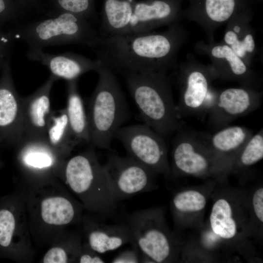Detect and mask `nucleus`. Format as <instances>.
Masks as SVG:
<instances>
[{
	"instance_id": "nucleus-20",
	"label": "nucleus",
	"mask_w": 263,
	"mask_h": 263,
	"mask_svg": "<svg viewBox=\"0 0 263 263\" xmlns=\"http://www.w3.org/2000/svg\"><path fill=\"white\" fill-rule=\"evenodd\" d=\"M253 16L252 8L234 16L226 23L223 41L249 67L256 52L254 33L250 24Z\"/></svg>"
},
{
	"instance_id": "nucleus-23",
	"label": "nucleus",
	"mask_w": 263,
	"mask_h": 263,
	"mask_svg": "<svg viewBox=\"0 0 263 263\" xmlns=\"http://www.w3.org/2000/svg\"><path fill=\"white\" fill-rule=\"evenodd\" d=\"M133 3L131 0H105L99 35H126Z\"/></svg>"
},
{
	"instance_id": "nucleus-31",
	"label": "nucleus",
	"mask_w": 263,
	"mask_h": 263,
	"mask_svg": "<svg viewBox=\"0 0 263 263\" xmlns=\"http://www.w3.org/2000/svg\"><path fill=\"white\" fill-rule=\"evenodd\" d=\"M92 0H55L59 9L56 13L68 12L90 18Z\"/></svg>"
},
{
	"instance_id": "nucleus-7",
	"label": "nucleus",
	"mask_w": 263,
	"mask_h": 263,
	"mask_svg": "<svg viewBox=\"0 0 263 263\" xmlns=\"http://www.w3.org/2000/svg\"><path fill=\"white\" fill-rule=\"evenodd\" d=\"M163 210L146 208L127 215L126 223L140 252L155 263L171 261L175 252L174 237L167 228Z\"/></svg>"
},
{
	"instance_id": "nucleus-8",
	"label": "nucleus",
	"mask_w": 263,
	"mask_h": 263,
	"mask_svg": "<svg viewBox=\"0 0 263 263\" xmlns=\"http://www.w3.org/2000/svg\"><path fill=\"white\" fill-rule=\"evenodd\" d=\"M176 132L172 141L173 172L194 176L221 172L210 148V135L182 128Z\"/></svg>"
},
{
	"instance_id": "nucleus-5",
	"label": "nucleus",
	"mask_w": 263,
	"mask_h": 263,
	"mask_svg": "<svg viewBox=\"0 0 263 263\" xmlns=\"http://www.w3.org/2000/svg\"><path fill=\"white\" fill-rule=\"evenodd\" d=\"M62 174L88 211L108 217L116 210L117 204L112 197L103 166L93 148L65 161Z\"/></svg>"
},
{
	"instance_id": "nucleus-35",
	"label": "nucleus",
	"mask_w": 263,
	"mask_h": 263,
	"mask_svg": "<svg viewBox=\"0 0 263 263\" xmlns=\"http://www.w3.org/2000/svg\"><path fill=\"white\" fill-rule=\"evenodd\" d=\"M133 247L132 249H128L120 252L113 259V263H140V252L135 244H132Z\"/></svg>"
},
{
	"instance_id": "nucleus-11",
	"label": "nucleus",
	"mask_w": 263,
	"mask_h": 263,
	"mask_svg": "<svg viewBox=\"0 0 263 263\" xmlns=\"http://www.w3.org/2000/svg\"><path fill=\"white\" fill-rule=\"evenodd\" d=\"M195 50L210 58L218 79L235 82L240 86L255 89L260 86L261 81L257 73L223 41L207 43L200 41L195 44Z\"/></svg>"
},
{
	"instance_id": "nucleus-18",
	"label": "nucleus",
	"mask_w": 263,
	"mask_h": 263,
	"mask_svg": "<svg viewBox=\"0 0 263 263\" xmlns=\"http://www.w3.org/2000/svg\"><path fill=\"white\" fill-rule=\"evenodd\" d=\"M86 243L99 254L113 251L127 244H135L127 224H107L82 218Z\"/></svg>"
},
{
	"instance_id": "nucleus-36",
	"label": "nucleus",
	"mask_w": 263,
	"mask_h": 263,
	"mask_svg": "<svg viewBox=\"0 0 263 263\" xmlns=\"http://www.w3.org/2000/svg\"><path fill=\"white\" fill-rule=\"evenodd\" d=\"M254 211L259 220L263 222V188H258L254 193L252 198Z\"/></svg>"
},
{
	"instance_id": "nucleus-26",
	"label": "nucleus",
	"mask_w": 263,
	"mask_h": 263,
	"mask_svg": "<svg viewBox=\"0 0 263 263\" xmlns=\"http://www.w3.org/2000/svg\"><path fill=\"white\" fill-rule=\"evenodd\" d=\"M213 232L225 239L235 237L237 226L229 203L225 199L217 200L213 204L209 217Z\"/></svg>"
},
{
	"instance_id": "nucleus-19",
	"label": "nucleus",
	"mask_w": 263,
	"mask_h": 263,
	"mask_svg": "<svg viewBox=\"0 0 263 263\" xmlns=\"http://www.w3.org/2000/svg\"><path fill=\"white\" fill-rule=\"evenodd\" d=\"M253 134L252 131L246 127L232 126L219 129L210 135V148L222 172L231 170L237 155Z\"/></svg>"
},
{
	"instance_id": "nucleus-9",
	"label": "nucleus",
	"mask_w": 263,
	"mask_h": 263,
	"mask_svg": "<svg viewBox=\"0 0 263 263\" xmlns=\"http://www.w3.org/2000/svg\"><path fill=\"white\" fill-rule=\"evenodd\" d=\"M114 138L123 144L128 156L156 173H171L164 137L146 124L120 127Z\"/></svg>"
},
{
	"instance_id": "nucleus-32",
	"label": "nucleus",
	"mask_w": 263,
	"mask_h": 263,
	"mask_svg": "<svg viewBox=\"0 0 263 263\" xmlns=\"http://www.w3.org/2000/svg\"><path fill=\"white\" fill-rule=\"evenodd\" d=\"M14 38L8 31L0 29V69L10 58V53L14 42Z\"/></svg>"
},
{
	"instance_id": "nucleus-30",
	"label": "nucleus",
	"mask_w": 263,
	"mask_h": 263,
	"mask_svg": "<svg viewBox=\"0 0 263 263\" xmlns=\"http://www.w3.org/2000/svg\"><path fill=\"white\" fill-rule=\"evenodd\" d=\"M207 200L199 191L188 190L178 192L172 200V207L175 215L180 213L195 212L204 208Z\"/></svg>"
},
{
	"instance_id": "nucleus-29",
	"label": "nucleus",
	"mask_w": 263,
	"mask_h": 263,
	"mask_svg": "<svg viewBox=\"0 0 263 263\" xmlns=\"http://www.w3.org/2000/svg\"><path fill=\"white\" fill-rule=\"evenodd\" d=\"M81 247V238L74 234L64 246H54L49 249L43 256L42 263H65L76 262Z\"/></svg>"
},
{
	"instance_id": "nucleus-34",
	"label": "nucleus",
	"mask_w": 263,
	"mask_h": 263,
	"mask_svg": "<svg viewBox=\"0 0 263 263\" xmlns=\"http://www.w3.org/2000/svg\"><path fill=\"white\" fill-rule=\"evenodd\" d=\"M18 18L14 9L8 5L7 0H0V29L10 22L18 23Z\"/></svg>"
},
{
	"instance_id": "nucleus-2",
	"label": "nucleus",
	"mask_w": 263,
	"mask_h": 263,
	"mask_svg": "<svg viewBox=\"0 0 263 263\" xmlns=\"http://www.w3.org/2000/svg\"><path fill=\"white\" fill-rule=\"evenodd\" d=\"M125 76L144 124L163 137L182 128L166 73L152 71Z\"/></svg>"
},
{
	"instance_id": "nucleus-24",
	"label": "nucleus",
	"mask_w": 263,
	"mask_h": 263,
	"mask_svg": "<svg viewBox=\"0 0 263 263\" xmlns=\"http://www.w3.org/2000/svg\"><path fill=\"white\" fill-rule=\"evenodd\" d=\"M46 134L49 145L64 159L77 144L72 133L66 109L51 112Z\"/></svg>"
},
{
	"instance_id": "nucleus-28",
	"label": "nucleus",
	"mask_w": 263,
	"mask_h": 263,
	"mask_svg": "<svg viewBox=\"0 0 263 263\" xmlns=\"http://www.w3.org/2000/svg\"><path fill=\"white\" fill-rule=\"evenodd\" d=\"M263 158V131L253 134L236 157L231 169L242 170L251 167Z\"/></svg>"
},
{
	"instance_id": "nucleus-33",
	"label": "nucleus",
	"mask_w": 263,
	"mask_h": 263,
	"mask_svg": "<svg viewBox=\"0 0 263 263\" xmlns=\"http://www.w3.org/2000/svg\"><path fill=\"white\" fill-rule=\"evenodd\" d=\"M99 254L91 248L86 243L81 245L77 262L80 263H104L105 261Z\"/></svg>"
},
{
	"instance_id": "nucleus-1",
	"label": "nucleus",
	"mask_w": 263,
	"mask_h": 263,
	"mask_svg": "<svg viewBox=\"0 0 263 263\" xmlns=\"http://www.w3.org/2000/svg\"><path fill=\"white\" fill-rule=\"evenodd\" d=\"M188 38V31L179 23L161 32L99 36L91 49L97 59L113 73H167L177 68L178 52Z\"/></svg>"
},
{
	"instance_id": "nucleus-27",
	"label": "nucleus",
	"mask_w": 263,
	"mask_h": 263,
	"mask_svg": "<svg viewBox=\"0 0 263 263\" xmlns=\"http://www.w3.org/2000/svg\"><path fill=\"white\" fill-rule=\"evenodd\" d=\"M16 236L28 244L27 229L18 214L8 208L0 209V245L9 247L18 239Z\"/></svg>"
},
{
	"instance_id": "nucleus-14",
	"label": "nucleus",
	"mask_w": 263,
	"mask_h": 263,
	"mask_svg": "<svg viewBox=\"0 0 263 263\" xmlns=\"http://www.w3.org/2000/svg\"><path fill=\"white\" fill-rule=\"evenodd\" d=\"M183 0H153L134 3L126 35L145 34L154 29L180 23Z\"/></svg>"
},
{
	"instance_id": "nucleus-16",
	"label": "nucleus",
	"mask_w": 263,
	"mask_h": 263,
	"mask_svg": "<svg viewBox=\"0 0 263 263\" xmlns=\"http://www.w3.org/2000/svg\"><path fill=\"white\" fill-rule=\"evenodd\" d=\"M26 55L29 59L46 66L51 75L57 79L62 78L67 81L77 80L83 74L96 71L102 65L97 59L93 60L70 52L50 54L40 48H28Z\"/></svg>"
},
{
	"instance_id": "nucleus-21",
	"label": "nucleus",
	"mask_w": 263,
	"mask_h": 263,
	"mask_svg": "<svg viewBox=\"0 0 263 263\" xmlns=\"http://www.w3.org/2000/svg\"><path fill=\"white\" fill-rule=\"evenodd\" d=\"M37 207L38 217L46 226H67L82 220L81 205L67 195H46Z\"/></svg>"
},
{
	"instance_id": "nucleus-22",
	"label": "nucleus",
	"mask_w": 263,
	"mask_h": 263,
	"mask_svg": "<svg viewBox=\"0 0 263 263\" xmlns=\"http://www.w3.org/2000/svg\"><path fill=\"white\" fill-rule=\"evenodd\" d=\"M0 83V127L12 126L19 135L21 141L23 135L21 120V99L15 90L11 75L10 58L2 68Z\"/></svg>"
},
{
	"instance_id": "nucleus-13",
	"label": "nucleus",
	"mask_w": 263,
	"mask_h": 263,
	"mask_svg": "<svg viewBox=\"0 0 263 263\" xmlns=\"http://www.w3.org/2000/svg\"><path fill=\"white\" fill-rule=\"evenodd\" d=\"M262 97V92L257 89L242 86L218 92L208 113L209 126L216 131L228 126L235 119L259 108Z\"/></svg>"
},
{
	"instance_id": "nucleus-10",
	"label": "nucleus",
	"mask_w": 263,
	"mask_h": 263,
	"mask_svg": "<svg viewBox=\"0 0 263 263\" xmlns=\"http://www.w3.org/2000/svg\"><path fill=\"white\" fill-rule=\"evenodd\" d=\"M103 168L112 197L116 204L155 188L154 177L157 173L129 156L110 154Z\"/></svg>"
},
{
	"instance_id": "nucleus-15",
	"label": "nucleus",
	"mask_w": 263,
	"mask_h": 263,
	"mask_svg": "<svg viewBox=\"0 0 263 263\" xmlns=\"http://www.w3.org/2000/svg\"><path fill=\"white\" fill-rule=\"evenodd\" d=\"M58 80L50 75L35 92L21 99V120L23 139L47 140V126L50 110V94Z\"/></svg>"
},
{
	"instance_id": "nucleus-6",
	"label": "nucleus",
	"mask_w": 263,
	"mask_h": 263,
	"mask_svg": "<svg viewBox=\"0 0 263 263\" xmlns=\"http://www.w3.org/2000/svg\"><path fill=\"white\" fill-rule=\"evenodd\" d=\"M177 68L179 98L176 108L178 118L208 113L218 92L212 87V82L218 79L214 68L211 65L201 63L191 55Z\"/></svg>"
},
{
	"instance_id": "nucleus-17",
	"label": "nucleus",
	"mask_w": 263,
	"mask_h": 263,
	"mask_svg": "<svg viewBox=\"0 0 263 263\" xmlns=\"http://www.w3.org/2000/svg\"><path fill=\"white\" fill-rule=\"evenodd\" d=\"M18 157L23 169L39 176L63 170L65 163L47 140L24 139L19 145Z\"/></svg>"
},
{
	"instance_id": "nucleus-3",
	"label": "nucleus",
	"mask_w": 263,
	"mask_h": 263,
	"mask_svg": "<svg viewBox=\"0 0 263 263\" xmlns=\"http://www.w3.org/2000/svg\"><path fill=\"white\" fill-rule=\"evenodd\" d=\"M13 37L25 42L28 48L81 44L92 48L99 33L85 17L68 12L52 13L38 20L23 21L8 31Z\"/></svg>"
},
{
	"instance_id": "nucleus-25",
	"label": "nucleus",
	"mask_w": 263,
	"mask_h": 263,
	"mask_svg": "<svg viewBox=\"0 0 263 263\" xmlns=\"http://www.w3.org/2000/svg\"><path fill=\"white\" fill-rule=\"evenodd\" d=\"M77 80L67 81L66 113L73 136L78 144L90 143L87 112L80 95Z\"/></svg>"
},
{
	"instance_id": "nucleus-4",
	"label": "nucleus",
	"mask_w": 263,
	"mask_h": 263,
	"mask_svg": "<svg viewBox=\"0 0 263 263\" xmlns=\"http://www.w3.org/2000/svg\"><path fill=\"white\" fill-rule=\"evenodd\" d=\"M96 72L98 79L87 112L90 143L110 150L116 131L128 118V106L114 73L103 64Z\"/></svg>"
},
{
	"instance_id": "nucleus-12",
	"label": "nucleus",
	"mask_w": 263,
	"mask_h": 263,
	"mask_svg": "<svg viewBox=\"0 0 263 263\" xmlns=\"http://www.w3.org/2000/svg\"><path fill=\"white\" fill-rule=\"evenodd\" d=\"M183 19L198 24L204 31L208 42L214 41L216 31L234 16L249 8L257 0H188Z\"/></svg>"
}]
</instances>
